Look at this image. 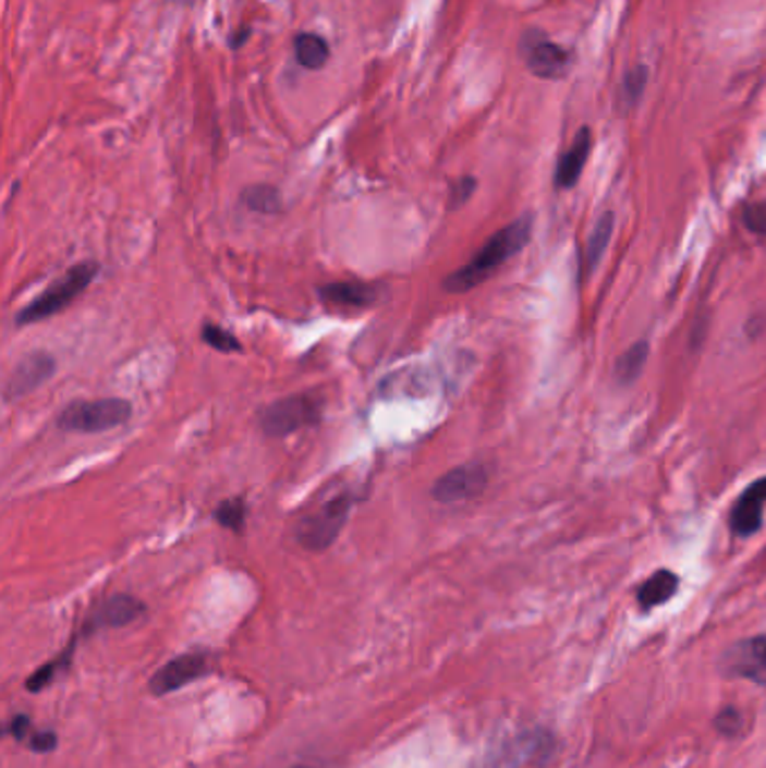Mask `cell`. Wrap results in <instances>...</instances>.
<instances>
[{
	"label": "cell",
	"mask_w": 766,
	"mask_h": 768,
	"mask_svg": "<svg viewBox=\"0 0 766 768\" xmlns=\"http://www.w3.org/2000/svg\"><path fill=\"white\" fill-rule=\"evenodd\" d=\"M533 234V216L526 214L518 221H513L510 225H506L503 230H499L497 234H493L484 247L472 256V259L454 270L452 275H448L443 288L452 295H461V292H467L472 288L482 285L484 281H488L508 259H513L515 254H520Z\"/></svg>",
	"instance_id": "1"
},
{
	"label": "cell",
	"mask_w": 766,
	"mask_h": 768,
	"mask_svg": "<svg viewBox=\"0 0 766 768\" xmlns=\"http://www.w3.org/2000/svg\"><path fill=\"white\" fill-rule=\"evenodd\" d=\"M97 272H99V264H95V261H82L77 266H72L52 285H48L39 297H36L32 304H27L16 315V324L29 326V324L44 321L48 317L59 315L95 281Z\"/></svg>",
	"instance_id": "2"
},
{
	"label": "cell",
	"mask_w": 766,
	"mask_h": 768,
	"mask_svg": "<svg viewBox=\"0 0 766 768\" xmlns=\"http://www.w3.org/2000/svg\"><path fill=\"white\" fill-rule=\"evenodd\" d=\"M133 405L124 398H99V400H77L59 414L57 427L61 431L75 434H101L108 429L122 427L129 423Z\"/></svg>",
	"instance_id": "3"
},
{
	"label": "cell",
	"mask_w": 766,
	"mask_h": 768,
	"mask_svg": "<svg viewBox=\"0 0 766 768\" xmlns=\"http://www.w3.org/2000/svg\"><path fill=\"white\" fill-rule=\"evenodd\" d=\"M355 503V495L351 492H340L333 499H328L324 505H319L311 515H306L300 524H297V541L306 551L319 553L326 551L328 546H331L344 524L349 522V515Z\"/></svg>",
	"instance_id": "4"
},
{
	"label": "cell",
	"mask_w": 766,
	"mask_h": 768,
	"mask_svg": "<svg viewBox=\"0 0 766 768\" xmlns=\"http://www.w3.org/2000/svg\"><path fill=\"white\" fill-rule=\"evenodd\" d=\"M321 418V400L311 393H295L275 400L262 412V429L266 436L283 438L304 427L317 425Z\"/></svg>",
	"instance_id": "5"
},
{
	"label": "cell",
	"mask_w": 766,
	"mask_h": 768,
	"mask_svg": "<svg viewBox=\"0 0 766 768\" xmlns=\"http://www.w3.org/2000/svg\"><path fill=\"white\" fill-rule=\"evenodd\" d=\"M719 668L724 676L744 679L766 687V632L733 643L721 654Z\"/></svg>",
	"instance_id": "6"
},
{
	"label": "cell",
	"mask_w": 766,
	"mask_h": 768,
	"mask_svg": "<svg viewBox=\"0 0 766 768\" xmlns=\"http://www.w3.org/2000/svg\"><path fill=\"white\" fill-rule=\"evenodd\" d=\"M490 481V472L482 461L452 467L431 486V499L439 503H461L479 497Z\"/></svg>",
	"instance_id": "7"
},
{
	"label": "cell",
	"mask_w": 766,
	"mask_h": 768,
	"mask_svg": "<svg viewBox=\"0 0 766 768\" xmlns=\"http://www.w3.org/2000/svg\"><path fill=\"white\" fill-rule=\"evenodd\" d=\"M54 371H57V362L50 353L36 351V353L25 355L23 359L16 362V367L12 369V374L5 382V391H3L5 402H16V400L29 395L32 391L46 385L54 376Z\"/></svg>",
	"instance_id": "8"
},
{
	"label": "cell",
	"mask_w": 766,
	"mask_h": 768,
	"mask_svg": "<svg viewBox=\"0 0 766 768\" xmlns=\"http://www.w3.org/2000/svg\"><path fill=\"white\" fill-rule=\"evenodd\" d=\"M522 54L533 72L539 80H558L569 68V54L554 41L544 39L542 34H526L522 44Z\"/></svg>",
	"instance_id": "9"
},
{
	"label": "cell",
	"mask_w": 766,
	"mask_h": 768,
	"mask_svg": "<svg viewBox=\"0 0 766 768\" xmlns=\"http://www.w3.org/2000/svg\"><path fill=\"white\" fill-rule=\"evenodd\" d=\"M209 668L207 654L205 651H190L171 658V661L160 668L154 679H151V692L154 694H169L180 687L190 685L192 681L200 679Z\"/></svg>",
	"instance_id": "10"
},
{
	"label": "cell",
	"mask_w": 766,
	"mask_h": 768,
	"mask_svg": "<svg viewBox=\"0 0 766 768\" xmlns=\"http://www.w3.org/2000/svg\"><path fill=\"white\" fill-rule=\"evenodd\" d=\"M144 611H147V607H144V602H139L133 596H126V594L111 596L90 613V618L86 620V625H84V634H93L104 627L131 625Z\"/></svg>",
	"instance_id": "11"
},
{
	"label": "cell",
	"mask_w": 766,
	"mask_h": 768,
	"mask_svg": "<svg viewBox=\"0 0 766 768\" xmlns=\"http://www.w3.org/2000/svg\"><path fill=\"white\" fill-rule=\"evenodd\" d=\"M317 292L324 304L340 310H362L378 302V285L364 281L326 283Z\"/></svg>",
	"instance_id": "12"
},
{
	"label": "cell",
	"mask_w": 766,
	"mask_h": 768,
	"mask_svg": "<svg viewBox=\"0 0 766 768\" xmlns=\"http://www.w3.org/2000/svg\"><path fill=\"white\" fill-rule=\"evenodd\" d=\"M766 503V477L753 481L735 501L731 512V531L740 537H751L762 528Z\"/></svg>",
	"instance_id": "13"
},
{
	"label": "cell",
	"mask_w": 766,
	"mask_h": 768,
	"mask_svg": "<svg viewBox=\"0 0 766 768\" xmlns=\"http://www.w3.org/2000/svg\"><path fill=\"white\" fill-rule=\"evenodd\" d=\"M589 151H592V131L582 129V131H577V135L571 142L567 154L558 162V171H556V185L558 187L571 190L575 185V182L580 180L582 169H585V164H587Z\"/></svg>",
	"instance_id": "14"
},
{
	"label": "cell",
	"mask_w": 766,
	"mask_h": 768,
	"mask_svg": "<svg viewBox=\"0 0 766 768\" xmlns=\"http://www.w3.org/2000/svg\"><path fill=\"white\" fill-rule=\"evenodd\" d=\"M677 592H679V575L668 569H659L641 584L636 600L643 611H649L654 607L666 605Z\"/></svg>",
	"instance_id": "15"
},
{
	"label": "cell",
	"mask_w": 766,
	"mask_h": 768,
	"mask_svg": "<svg viewBox=\"0 0 766 768\" xmlns=\"http://www.w3.org/2000/svg\"><path fill=\"white\" fill-rule=\"evenodd\" d=\"M613 234V214L607 211L600 216V221L596 223L594 232L587 239V247H585V256H582V277H592L594 270L598 268V264L603 261V256L609 247Z\"/></svg>",
	"instance_id": "16"
},
{
	"label": "cell",
	"mask_w": 766,
	"mask_h": 768,
	"mask_svg": "<svg viewBox=\"0 0 766 768\" xmlns=\"http://www.w3.org/2000/svg\"><path fill=\"white\" fill-rule=\"evenodd\" d=\"M649 355V344L647 342H636L632 344L623 355L616 359V369H613V380L620 387H630L639 380V376L643 374V367Z\"/></svg>",
	"instance_id": "17"
},
{
	"label": "cell",
	"mask_w": 766,
	"mask_h": 768,
	"mask_svg": "<svg viewBox=\"0 0 766 768\" xmlns=\"http://www.w3.org/2000/svg\"><path fill=\"white\" fill-rule=\"evenodd\" d=\"M241 203H243L250 211L264 214V216L277 214V211H281V207H283L281 192H279L277 187H270V185H254V187H247V190L241 194Z\"/></svg>",
	"instance_id": "18"
},
{
	"label": "cell",
	"mask_w": 766,
	"mask_h": 768,
	"mask_svg": "<svg viewBox=\"0 0 766 768\" xmlns=\"http://www.w3.org/2000/svg\"><path fill=\"white\" fill-rule=\"evenodd\" d=\"M295 57L304 68L317 70L328 59V44L317 34H300L295 39Z\"/></svg>",
	"instance_id": "19"
},
{
	"label": "cell",
	"mask_w": 766,
	"mask_h": 768,
	"mask_svg": "<svg viewBox=\"0 0 766 768\" xmlns=\"http://www.w3.org/2000/svg\"><path fill=\"white\" fill-rule=\"evenodd\" d=\"M214 520L221 524L228 531L241 533L247 520V503L243 497H230L226 501H221L214 510Z\"/></svg>",
	"instance_id": "20"
},
{
	"label": "cell",
	"mask_w": 766,
	"mask_h": 768,
	"mask_svg": "<svg viewBox=\"0 0 766 768\" xmlns=\"http://www.w3.org/2000/svg\"><path fill=\"white\" fill-rule=\"evenodd\" d=\"M713 728L721 737H728V740L742 737L744 730H746V715L735 706H726L715 715Z\"/></svg>",
	"instance_id": "21"
},
{
	"label": "cell",
	"mask_w": 766,
	"mask_h": 768,
	"mask_svg": "<svg viewBox=\"0 0 766 768\" xmlns=\"http://www.w3.org/2000/svg\"><path fill=\"white\" fill-rule=\"evenodd\" d=\"M203 342L209 344L214 351H221V353H241L243 351L241 342L230 331H226L223 326H216V324L203 326Z\"/></svg>",
	"instance_id": "22"
},
{
	"label": "cell",
	"mask_w": 766,
	"mask_h": 768,
	"mask_svg": "<svg viewBox=\"0 0 766 768\" xmlns=\"http://www.w3.org/2000/svg\"><path fill=\"white\" fill-rule=\"evenodd\" d=\"M645 82H647V70L645 68H634L630 75L625 77L623 82V88H620V99H623V103L628 108H634L639 101H641V95H643V88H645Z\"/></svg>",
	"instance_id": "23"
},
{
	"label": "cell",
	"mask_w": 766,
	"mask_h": 768,
	"mask_svg": "<svg viewBox=\"0 0 766 768\" xmlns=\"http://www.w3.org/2000/svg\"><path fill=\"white\" fill-rule=\"evenodd\" d=\"M474 190H477V180L465 175L461 180H457L452 190H450V207H461L470 200V196L474 194Z\"/></svg>",
	"instance_id": "24"
},
{
	"label": "cell",
	"mask_w": 766,
	"mask_h": 768,
	"mask_svg": "<svg viewBox=\"0 0 766 768\" xmlns=\"http://www.w3.org/2000/svg\"><path fill=\"white\" fill-rule=\"evenodd\" d=\"M744 225L751 230V232H755V234H759V236H766V203L762 205H749L746 209H744Z\"/></svg>",
	"instance_id": "25"
},
{
	"label": "cell",
	"mask_w": 766,
	"mask_h": 768,
	"mask_svg": "<svg viewBox=\"0 0 766 768\" xmlns=\"http://www.w3.org/2000/svg\"><path fill=\"white\" fill-rule=\"evenodd\" d=\"M54 746H57V735L50 733V730L29 735V748L36 753H50Z\"/></svg>",
	"instance_id": "26"
},
{
	"label": "cell",
	"mask_w": 766,
	"mask_h": 768,
	"mask_svg": "<svg viewBox=\"0 0 766 768\" xmlns=\"http://www.w3.org/2000/svg\"><path fill=\"white\" fill-rule=\"evenodd\" d=\"M29 730H32V723H29V719H27L25 715H16V717L12 719V723H10V735H12L14 740H25V737H29Z\"/></svg>",
	"instance_id": "27"
},
{
	"label": "cell",
	"mask_w": 766,
	"mask_h": 768,
	"mask_svg": "<svg viewBox=\"0 0 766 768\" xmlns=\"http://www.w3.org/2000/svg\"><path fill=\"white\" fill-rule=\"evenodd\" d=\"M295 768H313V766H295Z\"/></svg>",
	"instance_id": "28"
}]
</instances>
